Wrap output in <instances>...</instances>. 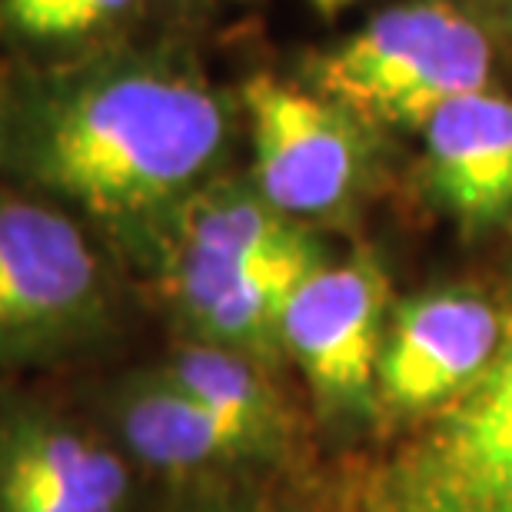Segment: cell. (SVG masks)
<instances>
[{
	"mask_svg": "<svg viewBox=\"0 0 512 512\" xmlns=\"http://www.w3.org/2000/svg\"><path fill=\"white\" fill-rule=\"evenodd\" d=\"M140 286L100 233L0 180V380H60L124 360Z\"/></svg>",
	"mask_w": 512,
	"mask_h": 512,
	"instance_id": "3",
	"label": "cell"
},
{
	"mask_svg": "<svg viewBox=\"0 0 512 512\" xmlns=\"http://www.w3.org/2000/svg\"><path fill=\"white\" fill-rule=\"evenodd\" d=\"M320 263L313 230L273 210L247 173L227 170L177 213L137 286L170 340L227 346L283 370L286 303Z\"/></svg>",
	"mask_w": 512,
	"mask_h": 512,
	"instance_id": "2",
	"label": "cell"
},
{
	"mask_svg": "<svg viewBox=\"0 0 512 512\" xmlns=\"http://www.w3.org/2000/svg\"><path fill=\"white\" fill-rule=\"evenodd\" d=\"M310 4L320 10L323 17H336V14H343V10H350L356 7L360 0H310Z\"/></svg>",
	"mask_w": 512,
	"mask_h": 512,
	"instance_id": "15",
	"label": "cell"
},
{
	"mask_svg": "<svg viewBox=\"0 0 512 512\" xmlns=\"http://www.w3.org/2000/svg\"><path fill=\"white\" fill-rule=\"evenodd\" d=\"M157 489H243L266 466L250 439L167 380L150 360L60 376Z\"/></svg>",
	"mask_w": 512,
	"mask_h": 512,
	"instance_id": "7",
	"label": "cell"
},
{
	"mask_svg": "<svg viewBox=\"0 0 512 512\" xmlns=\"http://www.w3.org/2000/svg\"><path fill=\"white\" fill-rule=\"evenodd\" d=\"M389 323V283L370 253L320 263L286 303L280 346L323 416L363 413Z\"/></svg>",
	"mask_w": 512,
	"mask_h": 512,
	"instance_id": "9",
	"label": "cell"
},
{
	"mask_svg": "<svg viewBox=\"0 0 512 512\" xmlns=\"http://www.w3.org/2000/svg\"><path fill=\"white\" fill-rule=\"evenodd\" d=\"M157 493L64 380H0V512H150Z\"/></svg>",
	"mask_w": 512,
	"mask_h": 512,
	"instance_id": "6",
	"label": "cell"
},
{
	"mask_svg": "<svg viewBox=\"0 0 512 512\" xmlns=\"http://www.w3.org/2000/svg\"><path fill=\"white\" fill-rule=\"evenodd\" d=\"M429 187L466 227L512 213V100L493 90L449 100L423 127Z\"/></svg>",
	"mask_w": 512,
	"mask_h": 512,
	"instance_id": "11",
	"label": "cell"
},
{
	"mask_svg": "<svg viewBox=\"0 0 512 512\" xmlns=\"http://www.w3.org/2000/svg\"><path fill=\"white\" fill-rule=\"evenodd\" d=\"M503 340V313L466 290H433L389 313L376 393L399 413L426 416L466 389Z\"/></svg>",
	"mask_w": 512,
	"mask_h": 512,
	"instance_id": "10",
	"label": "cell"
},
{
	"mask_svg": "<svg viewBox=\"0 0 512 512\" xmlns=\"http://www.w3.org/2000/svg\"><path fill=\"white\" fill-rule=\"evenodd\" d=\"M243 489H160L150 512H247Z\"/></svg>",
	"mask_w": 512,
	"mask_h": 512,
	"instance_id": "14",
	"label": "cell"
},
{
	"mask_svg": "<svg viewBox=\"0 0 512 512\" xmlns=\"http://www.w3.org/2000/svg\"><path fill=\"white\" fill-rule=\"evenodd\" d=\"M150 363L220 419L237 426L263 459L266 473L290 459L296 419L280 389L276 366L227 346L193 340H170Z\"/></svg>",
	"mask_w": 512,
	"mask_h": 512,
	"instance_id": "12",
	"label": "cell"
},
{
	"mask_svg": "<svg viewBox=\"0 0 512 512\" xmlns=\"http://www.w3.org/2000/svg\"><path fill=\"white\" fill-rule=\"evenodd\" d=\"M360 512H512V310L493 360L360 493Z\"/></svg>",
	"mask_w": 512,
	"mask_h": 512,
	"instance_id": "5",
	"label": "cell"
},
{
	"mask_svg": "<svg viewBox=\"0 0 512 512\" xmlns=\"http://www.w3.org/2000/svg\"><path fill=\"white\" fill-rule=\"evenodd\" d=\"M237 120V100L163 50L4 60L0 180L77 213L137 280L177 213L227 173Z\"/></svg>",
	"mask_w": 512,
	"mask_h": 512,
	"instance_id": "1",
	"label": "cell"
},
{
	"mask_svg": "<svg viewBox=\"0 0 512 512\" xmlns=\"http://www.w3.org/2000/svg\"><path fill=\"white\" fill-rule=\"evenodd\" d=\"M247 512H266V506H263L256 496H250V506H247Z\"/></svg>",
	"mask_w": 512,
	"mask_h": 512,
	"instance_id": "16",
	"label": "cell"
},
{
	"mask_svg": "<svg viewBox=\"0 0 512 512\" xmlns=\"http://www.w3.org/2000/svg\"><path fill=\"white\" fill-rule=\"evenodd\" d=\"M147 0H0V57L57 64L124 44Z\"/></svg>",
	"mask_w": 512,
	"mask_h": 512,
	"instance_id": "13",
	"label": "cell"
},
{
	"mask_svg": "<svg viewBox=\"0 0 512 512\" xmlns=\"http://www.w3.org/2000/svg\"><path fill=\"white\" fill-rule=\"evenodd\" d=\"M237 104L250 137L247 177L273 210L310 227L353 200L370 163L360 117L270 74L250 77Z\"/></svg>",
	"mask_w": 512,
	"mask_h": 512,
	"instance_id": "8",
	"label": "cell"
},
{
	"mask_svg": "<svg viewBox=\"0 0 512 512\" xmlns=\"http://www.w3.org/2000/svg\"><path fill=\"white\" fill-rule=\"evenodd\" d=\"M0 77H4V57H0Z\"/></svg>",
	"mask_w": 512,
	"mask_h": 512,
	"instance_id": "17",
	"label": "cell"
},
{
	"mask_svg": "<svg viewBox=\"0 0 512 512\" xmlns=\"http://www.w3.org/2000/svg\"><path fill=\"white\" fill-rule=\"evenodd\" d=\"M493 47L449 4H406L376 14L316 67V94L360 120L423 127L449 100L489 87Z\"/></svg>",
	"mask_w": 512,
	"mask_h": 512,
	"instance_id": "4",
	"label": "cell"
}]
</instances>
